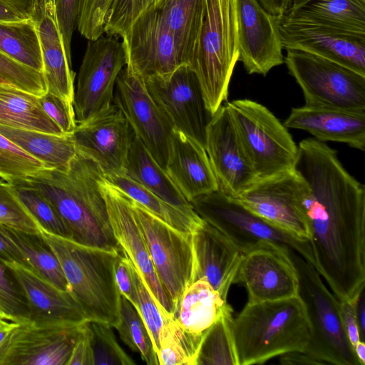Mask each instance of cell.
I'll list each match as a JSON object with an SVG mask.
<instances>
[{"instance_id":"1","label":"cell","mask_w":365,"mask_h":365,"mask_svg":"<svg viewBox=\"0 0 365 365\" xmlns=\"http://www.w3.org/2000/svg\"><path fill=\"white\" fill-rule=\"evenodd\" d=\"M294 170L308 190L303 201L314 267L339 301L365 286V187L337 152L309 138L300 141Z\"/></svg>"},{"instance_id":"2","label":"cell","mask_w":365,"mask_h":365,"mask_svg":"<svg viewBox=\"0 0 365 365\" xmlns=\"http://www.w3.org/2000/svg\"><path fill=\"white\" fill-rule=\"evenodd\" d=\"M105 176L90 158L78 153L67 172L44 168L25 180L54 207L76 243L120 251L114 237L100 183Z\"/></svg>"},{"instance_id":"3","label":"cell","mask_w":365,"mask_h":365,"mask_svg":"<svg viewBox=\"0 0 365 365\" xmlns=\"http://www.w3.org/2000/svg\"><path fill=\"white\" fill-rule=\"evenodd\" d=\"M238 365L262 364L293 351H304L310 327L297 295L275 301L247 303L232 321Z\"/></svg>"},{"instance_id":"4","label":"cell","mask_w":365,"mask_h":365,"mask_svg":"<svg viewBox=\"0 0 365 365\" xmlns=\"http://www.w3.org/2000/svg\"><path fill=\"white\" fill-rule=\"evenodd\" d=\"M41 234L58 257L70 292L87 321L115 328L120 322L121 294L115 282V264L122 250L88 247L43 230Z\"/></svg>"},{"instance_id":"5","label":"cell","mask_w":365,"mask_h":365,"mask_svg":"<svg viewBox=\"0 0 365 365\" xmlns=\"http://www.w3.org/2000/svg\"><path fill=\"white\" fill-rule=\"evenodd\" d=\"M238 58L236 0H205L203 21L188 66L213 115L227 102Z\"/></svg>"},{"instance_id":"6","label":"cell","mask_w":365,"mask_h":365,"mask_svg":"<svg viewBox=\"0 0 365 365\" xmlns=\"http://www.w3.org/2000/svg\"><path fill=\"white\" fill-rule=\"evenodd\" d=\"M289 255L298 274V296L310 327L304 351L324 364L360 365L342 324L339 300L312 264L291 248Z\"/></svg>"},{"instance_id":"7","label":"cell","mask_w":365,"mask_h":365,"mask_svg":"<svg viewBox=\"0 0 365 365\" xmlns=\"http://www.w3.org/2000/svg\"><path fill=\"white\" fill-rule=\"evenodd\" d=\"M226 104L257 179L293 169L298 146L284 123L256 101L237 99Z\"/></svg>"},{"instance_id":"8","label":"cell","mask_w":365,"mask_h":365,"mask_svg":"<svg viewBox=\"0 0 365 365\" xmlns=\"http://www.w3.org/2000/svg\"><path fill=\"white\" fill-rule=\"evenodd\" d=\"M284 63L302 91L304 106L365 112V76L298 50H287Z\"/></svg>"},{"instance_id":"9","label":"cell","mask_w":365,"mask_h":365,"mask_svg":"<svg viewBox=\"0 0 365 365\" xmlns=\"http://www.w3.org/2000/svg\"><path fill=\"white\" fill-rule=\"evenodd\" d=\"M190 203L200 218L222 232L243 252L260 241H271L288 246L314 266L309 241L275 226L235 197L217 190L197 197Z\"/></svg>"},{"instance_id":"10","label":"cell","mask_w":365,"mask_h":365,"mask_svg":"<svg viewBox=\"0 0 365 365\" xmlns=\"http://www.w3.org/2000/svg\"><path fill=\"white\" fill-rule=\"evenodd\" d=\"M113 36L88 40L74 91L76 123H83L112 104L117 77L125 66L122 43Z\"/></svg>"},{"instance_id":"11","label":"cell","mask_w":365,"mask_h":365,"mask_svg":"<svg viewBox=\"0 0 365 365\" xmlns=\"http://www.w3.org/2000/svg\"><path fill=\"white\" fill-rule=\"evenodd\" d=\"M130 201L157 275L168 292L176 313L185 289L192 283L191 235L175 229L130 198Z\"/></svg>"},{"instance_id":"12","label":"cell","mask_w":365,"mask_h":365,"mask_svg":"<svg viewBox=\"0 0 365 365\" xmlns=\"http://www.w3.org/2000/svg\"><path fill=\"white\" fill-rule=\"evenodd\" d=\"M308 187L293 169L256 180L235 198L250 210L292 236L309 241L303 201Z\"/></svg>"},{"instance_id":"13","label":"cell","mask_w":365,"mask_h":365,"mask_svg":"<svg viewBox=\"0 0 365 365\" xmlns=\"http://www.w3.org/2000/svg\"><path fill=\"white\" fill-rule=\"evenodd\" d=\"M289 248L263 240L243 252L235 283L244 285L247 303L287 299L298 295L299 279Z\"/></svg>"},{"instance_id":"14","label":"cell","mask_w":365,"mask_h":365,"mask_svg":"<svg viewBox=\"0 0 365 365\" xmlns=\"http://www.w3.org/2000/svg\"><path fill=\"white\" fill-rule=\"evenodd\" d=\"M144 81L173 128L205 147L207 128L213 114L207 109L199 81L189 66H180L169 78Z\"/></svg>"},{"instance_id":"15","label":"cell","mask_w":365,"mask_h":365,"mask_svg":"<svg viewBox=\"0 0 365 365\" xmlns=\"http://www.w3.org/2000/svg\"><path fill=\"white\" fill-rule=\"evenodd\" d=\"M113 103L124 114L135 135L165 170L173 127L149 93L145 81L128 67L119 73Z\"/></svg>"},{"instance_id":"16","label":"cell","mask_w":365,"mask_h":365,"mask_svg":"<svg viewBox=\"0 0 365 365\" xmlns=\"http://www.w3.org/2000/svg\"><path fill=\"white\" fill-rule=\"evenodd\" d=\"M126 64L142 79L167 78L184 63L158 11L143 14L122 38Z\"/></svg>"},{"instance_id":"17","label":"cell","mask_w":365,"mask_h":365,"mask_svg":"<svg viewBox=\"0 0 365 365\" xmlns=\"http://www.w3.org/2000/svg\"><path fill=\"white\" fill-rule=\"evenodd\" d=\"M83 324L17 323L0 344V365H68Z\"/></svg>"},{"instance_id":"18","label":"cell","mask_w":365,"mask_h":365,"mask_svg":"<svg viewBox=\"0 0 365 365\" xmlns=\"http://www.w3.org/2000/svg\"><path fill=\"white\" fill-rule=\"evenodd\" d=\"M113 235L133 262L158 305L175 317L172 299L155 272L130 198L105 178L100 183Z\"/></svg>"},{"instance_id":"19","label":"cell","mask_w":365,"mask_h":365,"mask_svg":"<svg viewBox=\"0 0 365 365\" xmlns=\"http://www.w3.org/2000/svg\"><path fill=\"white\" fill-rule=\"evenodd\" d=\"M205 148L218 190L224 194L236 197L257 180L226 103L215 112L207 128Z\"/></svg>"},{"instance_id":"20","label":"cell","mask_w":365,"mask_h":365,"mask_svg":"<svg viewBox=\"0 0 365 365\" xmlns=\"http://www.w3.org/2000/svg\"><path fill=\"white\" fill-rule=\"evenodd\" d=\"M72 135L77 152L92 159L105 175L125 173L135 133L115 104L78 124Z\"/></svg>"},{"instance_id":"21","label":"cell","mask_w":365,"mask_h":365,"mask_svg":"<svg viewBox=\"0 0 365 365\" xmlns=\"http://www.w3.org/2000/svg\"><path fill=\"white\" fill-rule=\"evenodd\" d=\"M239 58L249 74L266 76L284 63L279 17L258 0H236Z\"/></svg>"},{"instance_id":"22","label":"cell","mask_w":365,"mask_h":365,"mask_svg":"<svg viewBox=\"0 0 365 365\" xmlns=\"http://www.w3.org/2000/svg\"><path fill=\"white\" fill-rule=\"evenodd\" d=\"M282 48L327 59L365 76V34L279 18Z\"/></svg>"},{"instance_id":"23","label":"cell","mask_w":365,"mask_h":365,"mask_svg":"<svg viewBox=\"0 0 365 365\" xmlns=\"http://www.w3.org/2000/svg\"><path fill=\"white\" fill-rule=\"evenodd\" d=\"M193 252L192 282L202 279L227 302L243 252L216 227L203 220L191 234Z\"/></svg>"},{"instance_id":"24","label":"cell","mask_w":365,"mask_h":365,"mask_svg":"<svg viewBox=\"0 0 365 365\" xmlns=\"http://www.w3.org/2000/svg\"><path fill=\"white\" fill-rule=\"evenodd\" d=\"M20 284L29 309V321L43 324L81 325L87 319L70 292L63 291L29 267L4 263Z\"/></svg>"},{"instance_id":"25","label":"cell","mask_w":365,"mask_h":365,"mask_svg":"<svg viewBox=\"0 0 365 365\" xmlns=\"http://www.w3.org/2000/svg\"><path fill=\"white\" fill-rule=\"evenodd\" d=\"M165 171L190 202L219 190L205 147L176 129L171 133Z\"/></svg>"},{"instance_id":"26","label":"cell","mask_w":365,"mask_h":365,"mask_svg":"<svg viewBox=\"0 0 365 365\" xmlns=\"http://www.w3.org/2000/svg\"><path fill=\"white\" fill-rule=\"evenodd\" d=\"M33 19L41 44L46 91L73 105L75 73L66 54L54 0H41Z\"/></svg>"},{"instance_id":"27","label":"cell","mask_w":365,"mask_h":365,"mask_svg":"<svg viewBox=\"0 0 365 365\" xmlns=\"http://www.w3.org/2000/svg\"><path fill=\"white\" fill-rule=\"evenodd\" d=\"M284 125L305 130L321 142L344 143L364 150L365 112L304 106L292 108Z\"/></svg>"},{"instance_id":"28","label":"cell","mask_w":365,"mask_h":365,"mask_svg":"<svg viewBox=\"0 0 365 365\" xmlns=\"http://www.w3.org/2000/svg\"><path fill=\"white\" fill-rule=\"evenodd\" d=\"M281 17L365 34V0H309Z\"/></svg>"},{"instance_id":"29","label":"cell","mask_w":365,"mask_h":365,"mask_svg":"<svg viewBox=\"0 0 365 365\" xmlns=\"http://www.w3.org/2000/svg\"><path fill=\"white\" fill-rule=\"evenodd\" d=\"M125 174L170 205L187 214L197 215L135 135L128 153Z\"/></svg>"},{"instance_id":"30","label":"cell","mask_w":365,"mask_h":365,"mask_svg":"<svg viewBox=\"0 0 365 365\" xmlns=\"http://www.w3.org/2000/svg\"><path fill=\"white\" fill-rule=\"evenodd\" d=\"M0 134L48 168L67 172L77 153L72 133L54 135L0 125Z\"/></svg>"},{"instance_id":"31","label":"cell","mask_w":365,"mask_h":365,"mask_svg":"<svg viewBox=\"0 0 365 365\" xmlns=\"http://www.w3.org/2000/svg\"><path fill=\"white\" fill-rule=\"evenodd\" d=\"M0 125L65 134L43 110L39 97L5 82H0Z\"/></svg>"},{"instance_id":"32","label":"cell","mask_w":365,"mask_h":365,"mask_svg":"<svg viewBox=\"0 0 365 365\" xmlns=\"http://www.w3.org/2000/svg\"><path fill=\"white\" fill-rule=\"evenodd\" d=\"M226 303L207 282L199 279L185 289L174 319L185 331L202 339Z\"/></svg>"},{"instance_id":"33","label":"cell","mask_w":365,"mask_h":365,"mask_svg":"<svg viewBox=\"0 0 365 365\" xmlns=\"http://www.w3.org/2000/svg\"><path fill=\"white\" fill-rule=\"evenodd\" d=\"M155 9L188 66L202 24L205 0H159Z\"/></svg>"},{"instance_id":"34","label":"cell","mask_w":365,"mask_h":365,"mask_svg":"<svg viewBox=\"0 0 365 365\" xmlns=\"http://www.w3.org/2000/svg\"><path fill=\"white\" fill-rule=\"evenodd\" d=\"M0 230L19 248L26 267L58 288L70 292L60 262L41 232H30L0 224Z\"/></svg>"},{"instance_id":"35","label":"cell","mask_w":365,"mask_h":365,"mask_svg":"<svg viewBox=\"0 0 365 365\" xmlns=\"http://www.w3.org/2000/svg\"><path fill=\"white\" fill-rule=\"evenodd\" d=\"M105 178L151 214L183 233L191 235L202 221L197 215L187 214L163 200L125 173L105 175Z\"/></svg>"},{"instance_id":"36","label":"cell","mask_w":365,"mask_h":365,"mask_svg":"<svg viewBox=\"0 0 365 365\" xmlns=\"http://www.w3.org/2000/svg\"><path fill=\"white\" fill-rule=\"evenodd\" d=\"M0 51L43 73L41 44L33 19L0 21Z\"/></svg>"},{"instance_id":"37","label":"cell","mask_w":365,"mask_h":365,"mask_svg":"<svg viewBox=\"0 0 365 365\" xmlns=\"http://www.w3.org/2000/svg\"><path fill=\"white\" fill-rule=\"evenodd\" d=\"M232 312L231 307L226 303L202 340L195 365H238Z\"/></svg>"},{"instance_id":"38","label":"cell","mask_w":365,"mask_h":365,"mask_svg":"<svg viewBox=\"0 0 365 365\" xmlns=\"http://www.w3.org/2000/svg\"><path fill=\"white\" fill-rule=\"evenodd\" d=\"M181 328L174 318L163 327L157 351L160 365H195L202 342Z\"/></svg>"},{"instance_id":"39","label":"cell","mask_w":365,"mask_h":365,"mask_svg":"<svg viewBox=\"0 0 365 365\" xmlns=\"http://www.w3.org/2000/svg\"><path fill=\"white\" fill-rule=\"evenodd\" d=\"M24 207L40 225L41 230L71 239V233L51 203L25 179L9 181Z\"/></svg>"},{"instance_id":"40","label":"cell","mask_w":365,"mask_h":365,"mask_svg":"<svg viewBox=\"0 0 365 365\" xmlns=\"http://www.w3.org/2000/svg\"><path fill=\"white\" fill-rule=\"evenodd\" d=\"M120 339L133 351L140 353L148 365H158L157 353L148 328L135 307L121 295L120 322L115 327Z\"/></svg>"},{"instance_id":"41","label":"cell","mask_w":365,"mask_h":365,"mask_svg":"<svg viewBox=\"0 0 365 365\" xmlns=\"http://www.w3.org/2000/svg\"><path fill=\"white\" fill-rule=\"evenodd\" d=\"M93 365H133L135 361L118 343L111 327L97 321H87Z\"/></svg>"},{"instance_id":"42","label":"cell","mask_w":365,"mask_h":365,"mask_svg":"<svg viewBox=\"0 0 365 365\" xmlns=\"http://www.w3.org/2000/svg\"><path fill=\"white\" fill-rule=\"evenodd\" d=\"M46 166L0 134V178L9 182L34 175Z\"/></svg>"},{"instance_id":"43","label":"cell","mask_w":365,"mask_h":365,"mask_svg":"<svg viewBox=\"0 0 365 365\" xmlns=\"http://www.w3.org/2000/svg\"><path fill=\"white\" fill-rule=\"evenodd\" d=\"M0 313L14 322H29V309L24 292L6 264L0 261Z\"/></svg>"},{"instance_id":"44","label":"cell","mask_w":365,"mask_h":365,"mask_svg":"<svg viewBox=\"0 0 365 365\" xmlns=\"http://www.w3.org/2000/svg\"><path fill=\"white\" fill-rule=\"evenodd\" d=\"M159 0H113L106 16L104 34L123 38L134 22Z\"/></svg>"},{"instance_id":"45","label":"cell","mask_w":365,"mask_h":365,"mask_svg":"<svg viewBox=\"0 0 365 365\" xmlns=\"http://www.w3.org/2000/svg\"><path fill=\"white\" fill-rule=\"evenodd\" d=\"M0 224L16 230L41 232L36 220L19 200L11 182L0 180Z\"/></svg>"},{"instance_id":"46","label":"cell","mask_w":365,"mask_h":365,"mask_svg":"<svg viewBox=\"0 0 365 365\" xmlns=\"http://www.w3.org/2000/svg\"><path fill=\"white\" fill-rule=\"evenodd\" d=\"M133 271L138 297L136 310L148 328L157 353L161 329L170 319L173 317L156 302L133 264Z\"/></svg>"},{"instance_id":"47","label":"cell","mask_w":365,"mask_h":365,"mask_svg":"<svg viewBox=\"0 0 365 365\" xmlns=\"http://www.w3.org/2000/svg\"><path fill=\"white\" fill-rule=\"evenodd\" d=\"M0 78L38 97L46 92L43 74L14 60L0 51Z\"/></svg>"},{"instance_id":"48","label":"cell","mask_w":365,"mask_h":365,"mask_svg":"<svg viewBox=\"0 0 365 365\" xmlns=\"http://www.w3.org/2000/svg\"><path fill=\"white\" fill-rule=\"evenodd\" d=\"M113 0H83L77 29L88 40L104 34L106 16Z\"/></svg>"},{"instance_id":"49","label":"cell","mask_w":365,"mask_h":365,"mask_svg":"<svg viewBox=\"0 0 365 365\" xmlns=\"http://www.w3.org/2000/svg\"><path fill=\"white\" fill-rule=\"evenodd\" d=\"M83 0H54L56 20L66 56L71 62V40L77 28Z\"/></svg>"},{"instance_id":"50","label":"cell","mask_w":365,"mask_h":365,"mask_svg":"<svg viewBox=\"0 0 365 365\" xmlns=\"http://www.w3.org/2000/svg\"><path fill=\"white\" fill-rule=\"evenodd\" d=\"M39 101L43 110L59 126L63 133H73L77 123L73 105L47 91L39 97Z\"/></svg>"},{"instance_id":"51","label":"cell","mask_w":365,"mask_h":365,"mask_svg":"<svg viewBox=\"0 0 365 365\" xmlns=\"http://www.w3.org/2000/svg\"><path fill=\"white\" fill-rule=\"evenodd\" d=\"M115 282L122 296L126 298L136 309L138 297L135 286L133 263L123 251L119 253L115 264Z\"/></svg>"},{"instance_id":"52","label":"cell","mask_w":365,"mask_h":365,"mask_svg":"<svg viewBox=\"0 0 365 365\" xmlns=\"http://www.w3.org/2000/svg\"><path fill=\"white\" fill-rule=\"evenodd\" d=\"M68 365H93L87 322L81 327L73 346Z\"/></svg>"},{"instance_id":"53","label":"cell","mask_w":365,"mask_h":365,"mask_svg":"<svg viewBox=\"0 0 365 365\" xmlns=\"http://www.w3.org/2000/svg\"><path fill=\"white\" fill-rule=\"evenodd\" d=\"M340 302V314L347 339L353 348L361 341L353 300Z\"/></svg>"},{"instance_id":"54","label":"cell","mask_w":365,"mask_h":365,"mask_svg":"<svg viewBox=\"0 0 365 365\" xmlns=\"http://www.w3.org/2000/svg\"><path fill=\"white\" fill-rule=\"evenodd\" d=\"M0 261L17 262L26 266L25 260L15 244L0 230Z\"/></svg>"},{"instance_id":"55","label":"cell","mask_w":365,"mask_h":365,"mask_svg":"<svg viewBox=\"0 0 365 365\" xmlns=\"http://www.w3.org/2000/svg\"><path fill=\"white\" fill-rule=\"evenodd\" d=\"M279 362L285 365L324 364L305 351H293L280 356Z\"/></svg>"},{"instance_id":"56","label":"cell","mask_w":365,"mask_h":365,"mask_svg":"<svg viewBox=\"0 0 365 365\" xmlns=\"http://www.w3.org/2000/svg\"><path fill=\"white\" fill-rule=\"evenodd\" d=\"M16 9L26 18L33 19L39 7L41 0H3Z\"/></svg>"},{"instance_id":"57","label":"cell","mask_w":365,"mask_h":365,"mask_svg":"<svg viewBox=\"0 0 365 365\" xmlns=\"http://www.w3.org/2000/svg\"><path fill=\"white\" fill-rule=\"evenodd\" d=\"M361 341H365V295L364 287L353 299Z\"/></svg>"},{"instance_id":"58","label":"cell","mask_w":365,"mask_h":365,"mask_svg":"<svg viewBox=\"0 0 365 365\" xmlns=\"http://www.w3.org/2000/svg\"><path fill=\"white\" fill-rule=\"evenodd\" d=\"M262 6L277 17L282 16L291 7L292 0H258Z\"/></svg>"},{"instance_id":"59","label":"cell","mask_w":365,"mask_h":365,"mask_svg":"<svg viewBox=\"0 0 365 365\" xmlns=\"http://www.w3.org/2000/svg\"><path fill=\"white\" fill-rule=\"evenodd\" d=\"M26 19L16 9L3 0H0V21H19Z\"/></svg>"},{"instance_id":"60","label":"cell","mask_w":365,"mask_h":365,"mask_svg":"<svg viewBox=\"0 0 365 365\" xmlns=\"http://www.w3.org/2000/svg\"><path fill=\"white\" fill-rule=\"evenodd\" d=\"M16 324L6 319L0 320V344Z\"/></svg>"},{"instance_id":"61","label":"cell","mask_w":365,"mask_h":365,"mask_svg":"<svg viewBox=\"0 0 365 365\" xmlns=\"http://www.w3.org/2000/svg\"><path fill=\"white\" fill-rule=\"evenodd\" d=\"M355 356L360 365L365 364V341H359L354 349Z\"/></svg>"},{"instance_id":"62","label":"cell","mask_w":365,"mask_h":365,"mask_svg":"<svg viewBox=\"0 0 365 365\" xmlns=\"http://www.w3.org/2000/svg\"><path fill=\"white\" fill-rule=\"evenodd\" d=\"M308 1H309V0H292V5H291V7L289 8V9H296V8L303 5Z\"/></svg>"},{"instance_id":"63","label":"cell","mask_w":365,"mask_h":365,"mask_svg":"<svg viewBox=\"0 0 365 365\" xmlns=\"http://www.w3.org/2000/svg\"><path fill=\"white\" fill-rule=\"evenodd\" d=\"M1 319H3V317H2V316H1V313H0V320H1Z\"/></svg>"},{"instance_id":"64","label":"cell","mask_w":365,"mask_h":365,"mask_svg":"<svg viewBox=\"0 0 365 365\" xmlns=\"http://www.w3.org/2000/svg\"><path fill=\"white\" fill-rule=\"evenodd\" d=\"M0 82H5L3 79L0 78ZM6 83V82H5Z\"/></svg>"}]
</instances>
